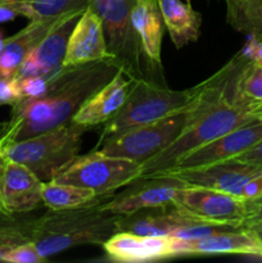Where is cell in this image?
I'll use <instances>...</instances> for the list:
<instances>
[{"label": "cell", "instance_id": "4dcf8cb0", "mask_svg": "<svg viewBox=\"0 0 262 263\" xmlns=\"http://www.w3.org/2000/svg\"><path fill=\"white\" fill-rule=\"evenodd\" d=\"M262 194V174L257 175L252 180H249L241 189L240 197L246 200H251Z\"/></svg>", "mask_w": 262, "mask_h": 263}, {"label": "cell", "instance_id": "83f0119b", "mask_svg": "<svg viewBox=\"0 0 262 263\" xmlns=\"http://www.w3.org/2000/svg\"><path fill=\"white\" fill-rule=\"evenodd\" d=\"M2 261L10 263H41L45 261V258L40 256L32 241H27L8 252Z\"/></svg>", "mask_w": 262, "mask_h": 263}, {"label": "cell", "instance_id": "52a82bcc", "mask_svg": "<svg viewBox=\"0 0 262 263\" xmlns=\"http://www.w3.org/2000/svg\"><path fill=\"white\" fill-rule=\"evenodd\" d=\"M188 120L189 108L113 136L95 149L107 156L123 157L143 164L166 149L180 135Z\"/></svg>", "mask_w": 262, "mask_h": 263}, {"label": "cell", "instance_id": "ba28073f", "mask_svg": "<svg viewBox=\"0 0 262 263\" xmlns=\"http://www.w3.org/2000/svg\"><path fill=\"white\" fill-rule=\"evenodd\" d=\"M135 0H89V7L103 22L108 50L122 64L125 71L143 79L140 39L131 23V10Z\"/></svg>", "mask_w": 262, "mask_h": 263}, {"label": "cell", "instance_id": "277c9868", "mask_svg": "<svg viewBox=\"0 0 262 263\" xmlns=\"http://www.w3.org/2000/svg\"><path fill=\"white\" fill-rule=\"evenodd\" d=\"M198 86L172 90L151 79H138L121 109L104 123L97 146L134 127L148 125L190 107Z\"/></svg>", "mask_w": 262, "mask_h": 263}, {"label": "cell", "instance_id": "8d00e7d4", "mask_svg": "<svg viewBox=\"0 0 262 263\" xmlns=\"http://www.w3.org/2000/svg\"><path fill=\"white\" fill-rule=\"evenodd\" d=\"M249 230L253 231L254 234L257 235V238L259 239V241L262 243V226H259V228H253V229H249Z\"/></svg>", "mask_w": 262, "mask_h": 263}, {"label": "cell", "instance_id": "e0dca14e", "mask_svg": "<svg viewBox=\"0 0 262 263\" xmlns=\"http://www.w3.org/2000/svg\"><path fill=\"white\" fill-rule=\"evenodd\" d=\"M116 58L107 46L103 22L95 10L87 7L72 30L63 67Z\"/></svg>", "mask_w": 262, "mask_h": 263}, {"label": "cell", "instance_id": "7a4b0ae2", "mask_svg": "<svg viewBox=\"0 0 262 263\" xmlns=\"http://www.w3.org/2000/svg\"><path fill=\"white\" fill-rule=\"evenodd\" d=\"M110 195L71 210L51 211L30 222V238L43 258L77 246L104 244L118 231L121 216L105 210Z\"/></svg>", "mask_w": 262, "mask_h": 263}, {"label": "cell", "instance_id": "603a6c76", "mask_svg": "<svg viewBox=\"0 0 262 263\" xmlns=\"http://www.w3.org/2000/svg\"><path fill=\"white\" fill-rule=\"evenodd\" d=\"M41 197L43 203L49 210L61 211L90 204L103 195H98L97 193L86 187L49 180L43 182Z\"/></svg>", "mask_w": 262, "mask_h": 263}, {"label": "cell", "instance_id": "9a60e30c", "mask_svg": "<svg viewBox=\"0 0 262 263\" xmlns=\"http://www.w3.org/2000/svg\"><path fill=\"white\" fill-rule=\"evenodd\" d=\"M109 259L121 263H144L176 257L172 236H148L117 231L104 244Z\"/></svg>", "mask_w": 262, "mask_h": 263}, {"label": "cell", "instance_id": "484cf974", "mask_svg": "<svg viewBox=\"0 0 262 263\" xmlns=\"http://www.w3.org/2000/svg\"><path fill=\"white\" fill-rule=\"evenodd\" d=\"M14 9L28 20H41L63 15L76 9L89 7V0H25L14 3Z\"/></svg>", "mask_w": 262, "mask_h": 263}, {"label": "cell", "instance_id": "44dd1931", "mask_svg": "<svg viewBox=\"0 0 262 263\" xmlns=\"http://www.w3.org/2000/svg\"><path fill=\"white\" fill-rule=\"evenodd\" d=\"M162 14L158 0H135L131 10V23L140 39L143 54L148 61L162 66L161 48L163 40Z\"/></svg>", "mask_w": 262, "mask_h": 263}, {"label": "cell", "instance_id": "d590c367", "mask_svg": "<svg viewBox=\"0 0 262 263\" xmlns=\"http://www.w3.org/2000/svg\"><path fill=\"white\" fill-rule=\"evenodd\" d=\"M4 166H5V159L0 158V182H2V176H3V171H4ZM0 217H5V215L3 213L2 207H0Z\"/></svg>", "mask_w": 262, "mask_h": 263}, {"label": "cell", "instance_id": "5bb4252c", "mask_svg": "<svg viewBox=\"0 0 262 263\" xmlns=\"http://www.w3.org/2000/svg\"><path fill=\"white\" fill-rule=\"evenodd\" d=\"M43 182L28 167L5 161L0 182V207L5 217L35 210L43 202Z\"/></svg>", "mask_w": 262, "mask_h": 263}, {"label": "cell", "instance_id": "ab89813d", "mask_svg": "<svg viewBox=\"0 0 262 263\" xmlns=\"http://www.w3.org/2000/svg\"><path fill=\"white\" fill-rule=\"evenodd\" d=\"M0 158H3V151H2V148H0Z\"/></svg>", "mask_w": 262, "mask_h": 263}, {"label": "cell", "instance_id": "ac0fdd59", "mask_svg": "<svg viewBox=\"0 0 262 263\" xmlns=\"http://www.w3.org/2000/svg\"><path fill=\"white\" fill-rule=\"evenodd\" d=\"M136 80V77L128 74L125 69H121L108 84L84 103L74 113L72 121L86 127L109 121L125 104Z\"/></svg>", "mask_w": 262, "mask_h": 263}, {"label": "cell", "instance_id": "30bf717a", "mask_svg": "<svg viewBox=\"0 0 262 263\" xmlns=\"http://www.w3.org/2000/svg\"><path fill=\"white\" fill-rule=\"evenodd\" d=\"M85 9L72 10L62 15L38 46L25 57L15 72V79L26 76H43L49 79L55 74L63 67L69 36Z\"/></svg>", "mask_w": 262, "mask_h": 263}, {"label": "cell", "instance_id": "1f68e13d", "mask_svg": "<svg viewBox=\"0 0 262 263\" xmlns=\"http://www.w3.org/2000/svg\"><path fill=\"white\" fill-rule=\"evenodd\" d=\"M234 159H238V161L244 162V163L262 166V140L259 143H257L254 146H252L251 149L244 152V153L234 157Z\"/></svg>", "mask_w": 262, "mask_h": 263}, {"label": "cell", "instance_id": "d4e9b609", "mask_svg": "<svg viewBox=\"0 0 262 263\" xmlns=\"http://www.w3.org/2000/svg\"><path fill=\"white\" fill-rule=\"evenodd\" d=\"M225 3L229 25L262 41V0H225Z\"/></svg>", "mask_w": 262, "mask_h": 263}, {"label": "cell", "instance_id": "cb8c5ba5", "mask_svg": "<svg viewBox=\"0 0 262 263\" xmlns=\"http://www.w3.org/2000/svg\"><path fill=\"white\" fill-rule=\"evenodd\" d=\"M233 99L262 113V63L247 59L234 80Z\"/></svg>", "mask_w": 262, "mask_h": 263}, {"label": "cell", "instance_id": "f1b7e54d", "mask_svg": "<svg viewBox=\"0 0 262 263\" xmlns=\"http://www.w3.org/2000/svg\"><path fill=\"white\" fill-rule=\"evenodd\" d=\"M15 79V77H14ZM17 80L18 91L22 98H38L45 92L48 79L43 76H26Z\"/></svg>", "mask_w": 262, "mask_h": 263}, {"label": "cell", "instance_id": "2e32d148", "mask_svg": "<svg viewBox=\"0 0 262 263\" xmlns=\"http://www.w3.org/2000/svg\"><path fill=\"white\" fill-rule=\"evenodd\" d=\"M174 239L176 256L244 254L262 259V243L249 229H230L197 240Z\"/></svg>", "mask_w": 262, "mask_h": 263}, {"label": "cell", "instance_id": "ffe728a7", "mask_svg": "<svg viewBox=\"0 0 262 263\" xmlns=\"http://www.w3.org/2000/svg\"><path fill=\"white\" fill-rule=\"evenodd\" d=\"M62 15L41 20H31L30 25L15 35L5 39L0 50V76L4 79L14 77L18 67L25 57L38 46Z\"/></svg>", "mask_w": 262, "mask_h": 263}, {"label": "cell", "instance_id": "d6986e66", "mask_svg": "<svg viewBox=\"0 0 262 263\" xmlns=\"http://www.w3.org/2000/svg\"><path fill=\"white\" fill-rule=\"evenodd\" d=\"M153 211L154 212L145 213L139 211L131 215L121 216L118 221V231H128L148 236H170L177 229L199 223H211L189 216L174 204L153 208Z\"/></svg>", "mask_w": 262, "mask_h": 263}, {"label": "cell", "instance_id": "7c38bea8", "mask_svg": "<svg viewBox=\"0 0 262 263\" xmlns=\"http://www.w3.org/2000/svg\"><path fill=\"white\" fill-rule=\"evenodd\" d=\"M135 186L112 195L104 203L105 210L120 216L131 215L139 211L174 204L180 190L186 184L167 175L140 177L134 181Z\"/></svg>", "mask_w": 262, "mask_h": 263}, {"label": "cell", "instance_id": "d6a6232c", "mask_svg": "<svg viewBox=\"0 0 262 263\" xmlns=\"http://www.w3.org/2000/svg\"><path fill=\"white\" fill-rule=\"evenodd\" d=\"M262 226V205L247 207V215L243 221L244 229H253Z\"/></svg>", "mask_w": 262, "mask_h": 263}, {"label": "cell", "instance_id": "836d02e7", "mask_svg": "<svg viewBox=\"0 0 262 263\" xmlns=\"http://www.w3.org/2000/svg\"><path fill=\"white\" fill-rule=\"evenodd\" d=\"M17 15V10L14 9L13 4H5L0 5V23L8 22V21H13Z\"/></svg>", "mask_w": 262, "mask_h": 263}, {"label": "cell", "instance_id": "3957f363", "mask_svg": "<svg viewBox=\"0 0 262 263\" xmlns=\"http://www.w3.org/2000/svg\"><path fill=\"white\" fill-rule=\"evenodd\" d=\"M262 117V113L239 104L233 95L189 117L180 135L158 154L143 163L141 177H154L171 168L182 156L220 136Z\"/></svg>", "mask_w": 262, "mask_h": 263}, {"label": "cell", "instance_id": "f35d334b", "mask_svg": "<svg viewBox=\"0 0 262 263\" xmlns=\"http://www.w3.org/2000/svg\"><path fill=\"white\" fill-rule=\"evenodd\" d=\"M4 41H5V39H4V36H3V32L0 31V50H2L3 46H4Z\"/></svg>", "mask_w": 262, "mask_h": 263}, {"label": "cell", "instance_id": "8fae6325", "mask_svg": "<svg viewBox=\"0 0 262 263\" xmlns=\"http://www.w3.org/2000/svg\"><path fill=\"white\" fill-rule=\"evenodd\" d=\"M259 174H262V166L231 158L194 168L169 171L162 175L175 177L189 186L208 187L240 197L244 185Z\"/></svg>", "mask_w": 262, "mask_h": 263}, {"label": "cell", "instance_id": "6da1fadb", "mask_svg": "<svg viewBox=\"0 0 262 263\" xmlns=\"http://www.w3.org/2000/svg\"><path fill=\"white\" fill-rule=\"evenodd\" d=\"M121 69L116 58L62 67L48 79L45 92L38 98H22L12 105V113L0 130V148L53 130L72 121L74 113Z\"/></svg>", "mask_w": 262, "mask_h": 263}, {"label": "cell", "instance_id": "e575fe53", "mask_svg": "<svg viewBox=\"0 0 262 263\" xmlns=\"http://www.w3.org/2000/svg\"><path fill=\"white\" fill-rule=\"evenodd\" d=\"M247 207H256V205H262V194L258 195L257 198L251 200H246Z\"/></svg>", "mask_w": 262, "mask_h": 263}, {"label": "cell", "instance_id": "8992f818", "mask_svg": "<svg viewBox=\"0 0 262 263\" xmlns=\"http://www.w3.org/2000/svg\"><path fill=\"white\" fill-rule=\"evenodd\" d=\"M143 175V164L123 157L107 156L98 149L79 156L55 181L72 184L92 190L98 195H110L113 192L133 184Z\"/></svg>", "mask_w": 262, "mask_h": 263}, {"label": "cell", "instance_id": "5b68a950", "mask_svg": "<svg viewBox=\"0 0 262 263\" xmlns=\"http://www.w3.org/2000/svg\"><path fill=\"white\" fill-rule=\"evenodd\" d=\"M86 126L69 121L3 149V158L28 167L41 181L54 180L79 157Z\"/></svg>", "mask_w": 262, "mask_h": 263}, {"label": "cell", "instance_id": "f546056e", "mask_svg": "<svg viewBox=\"0 0 262 263\" xmlns=\"http://www.w3.org/2000/svg\"><path fill=\"white\" fill-rule=\"evenodd\" d=\"M21 99L20 91H18L17 80L2 79L0 80V105L10 104L13 105Z\"/></svg>", "mask_w": 262, "mask_h": 263}, {"label": "cell", "instance_id": "9c48e42d", "mask_svg": "<svg viewBox=\"0 0 262 263\" xmlns=\"http://www.w3.org/2000/svg\"><path fill=\"white\" fill-rule=\"evenodd\" d=\"M174 205L198 220L234 228H243L247 215L246 199L202 186L182 187Z\"/></svg>", "mask_w": 262, "mask_h": 263}, {"label": "cell", "instance_id": "4316f807", "mask_svg": "<svg viewBox=\"0 0 262 263\" xmlns=\"http://www.w3.org/2000/svg\"><path fill=\"white\" fill-rule=\"evenodd\" d=\"M31 241L30 222L0 225V261L15 247Z\"/></svg>", "mask_w": 262, "mask_h": 263}, {"label": "cell", "instance_id": "4fadbf2b", "mask_svg": "<svg viewBox=\"0 0 262 263\" xmlns=\"http://www.w3.org/2000/svg\"><path fill=\"white\" fill-rule=\"evenodd\" d=\"M262 140V117L246 123L216 140L182 156L169 171L194 168L215 162L231 159L244 153ZM164 174V172H163ZM162 175V174H161Z\"/></svg>", "mask_w": 262, "mask_h": 263}, {"label": "cell", "instance_id": "7402d4cb", "mask_svg": "<svg viewBox=\"0 0 262 263\" xmlns=\"http://www.w3.org/2000/svg\"><path fill=\"white\" fill-rule=\"evenodd\" d=\"M158 7L164 27L169 31L175 48L181 49L198 40L202 26V14L193 9L189 2L158 0Z\"/></svg>", "mask_w": 262, "mask_h": 263}, {"label": "cell", "instance_id": "60d3db41", "mask_svg": "<svg viewBox=\"0 0 262 263\" xmlns=\"http://www.w3.org/2000/svg\"><path fill=\"white\" fill-rule=\"evenodd\" d=\"M2 79H4V77H2V76H0V80H2Z\"/></svg>", "mask_w": 262, "mask_h": 263}, {"label": "cell", "instance_id": "74e56055", "mask_svg": "<svg viewBox=\"0 0 262 263\" xmlns=\"http://www.w3.org/2000/svg\"><path fill=\"white\" fill-rule=\"evenodd\" d=\"M20 2H25V0H0V5L14 4V3H20Z\"/></svg>", "mask_w": 262, "mask_h": 263}]
</instances>
